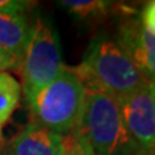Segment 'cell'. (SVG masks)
<instances>
[{
	"label": "cell",
	"mask_w": 155,
	"mask_h": 155,
	"mask_svg": "<svg viewBox=\"0 0 155 155\" xmlns=\"http://www.w3.org/2000/svg\"><path fill=\"white\" fill-rule=\"evenodd\" d=\"M85 92L72 72L64 66L58 75L28 102L31 122L66 136L79 128L84 111Z\"/></svg>",
	"instance_id": "1"
},
{
	"label": "cell",
	"mask_w": 155,
	"mask_h": 155,
	"mask_svg": "<svg viewBox=\"0 0 155 155\" xmlns=\"http://www.w3.org/2000/svg\"><path fill=\"white\" fill-rule=\"evenodd\" d=\"M94 155H132L138 146L124 125L118 100L105 91L87 92L79 128Z\"/></svg>",
	"instance_id": "2"
},
{
	"label": "cell",
	"mask_w": 155,
	"mask_h": 155,
	"mask_svg": "<svg viewBox=\"0 0 155 155\" xmlns=\"http://www.w3.org/2000/svg\"><path fill=\"white\" fill-rule=\"evenodd\" d=\"M80 65L116 100L150 83L118 43L106 35H97L89 43Z\"/></svg>",
	"instance_id": "3"
},
{
	"label": "cell",
	"mask_w": 155,
	"mask_h": 155,
	"mask_svg": "<svg viewBox=\"0 0 155 155\" xmlns=\"http://www.w3.org/2000/svg\"><path fill=\"white\" fill-rule=\"evenodd\" d=\"M64 67L58 35L47 19L38 17L18 72L21 89L26 102L36 96L58 75Z\"/></svg>",
	"instance_id": "4"
},
{
	"label": "cell",
	"mask_w": 155,
	"mask_h": 155,
	"mask_svg": "<svg viewBox=\"0 0 155 155\" xmlns=\"http://www.w3.org/2000/svg\"><path fill=\"white\" fill-rule=\"evenodd\" d=\"M128 133L138 149L155 151V96L149 84L118 100Z\"/></svg>",
	"instance_id": "5"
},
{
	"label": "cell",
	"mask_w": 155,
	"mask_h": 155,
	"mask_svg": "<svg viewBox=\"0 0 155 155\" xmlns=\"http://www.w3.org/2000/svg\"><path fill=\"white\" fill-rule=\"evenodd\" d=\"M62 151L64 136L32 122L7 145V155H61Z\"/></svg>",
	"instance_id": "6"
},
{
	"label": "cell",
	"mask_w": 155,
	"mask_h": 155,
	"mask_svg": "<svg viewBox=\"0 0 155 155\" xmlns=\"http://www.w3.org/2000/svg\"><path fill=\"white\" fill-rule=\"evenodd\" d=\"M32 34V26L25 14L9 16L0 13V49L21 62L26 53Z\"/></svg>",
	"instance_id": "7"
},
{
	"label": "cell",
	"mask_w": 155,
	"mask_h": 155,
	"mask_svg": "<svg viewBox=\"0 0 155 155\" xmlns=\"http://www.w3.org/2000/svg\"><path fill=\"white\" fill-rule=\"evenodd\" d=\"M58 4L72 18L87 25L104 22L114 14H119L122 8L119 3L107 0H62Z\"/></svg>",
	"instance_id": "8"
},
{
	"label": "cell",
	"mask_w": 155,
	"mask_h": 155,
	"mask_svg": "<svg viewBox=\"0 0 155 155\" xmlns=\"http://www.w3.org/2000/svg\"><path fill=\"white\" fill-rule=\"evenodd\" d=\"M19 81L9 72H0V132L8 123L21 100Z\"/></svg>",
	"instance_id": "9"
},
{
	"label": "cell",
	"mask_w": 155,
	"mask_h": 155,
	"mask_svg": "<svg viewBox=\"0 0 155 155\" xmlns=\"http://www.w3.org/2000/svg\"><path fill=\"white\" fill-rule=\"evenodd\" d=\"M61 155H94L88 140L79 129L64 136V151Z\"/></svg>",
	"instance_id": "10"
},
{
	"label": "cell",
	"mask_w": 155,
	"mask_h": 155,
	"mask_svg": "<svg viewBox=\"0 0 155 155\" xmlns=\"http://www.w3.org/2000/svg\"><path fill=\"white\" fill-rule=\"evenodd\" d=\"M34 4L35 3L23 2V0H0V13L9 14V16L25 14V12Z\"/></svg>",
	"instance_id": "11"
},
{
	"label": "cell",
	"mask_w": 155,
	"mask_h": 155,
	"mask_svg": "<svg viewBox=\"0 0 155 155\" xmlns=\"http://www.w3.org/2000/svg\"><path fill=\"white\" fill-rule=\"evenodd\" d=\"M140 19H141L142 26L155 35V0L147 3L143 7L141 14H140Z\"/></svg>",
	"instance_id": "12"
},
{
	"label": "cell",
	"mask_w": 155,
	"mask_h": 155,
	"mask_svg": "<svg viewBox=\"0 0 155 155\" xmlns=\"http://www.w3.org/2000/svg\"><path fill=\"white\" fill-rule=\"evenodd\" d=\"M19 69V62L11 56L9 53L0 49V72H7L8 70H16Z\"/></svg>",
	"instance_id": "13"
},
{
	"label": "cell",
	"mask_w": 155,
	"mask_h": 155,
	"mask_svg": "<svg viewBox=\"0 0 155 155\" xmlns=\"http://www.w3.org/2000/svg\"><path fill=\"white\" fill-rule=\"evenodd\" d=\"M0 155H7V143L2 132H0Z\"/></svg>",
	"instance_id": "14"
},
{
	"label": "cell",
	"mask_w": 155,
	"mask_h": 155,
	"mask_svg": "<svg viewBox=\"0 0 155 155\" xmlns=\"http://www.w3.org/2000/svg\"><path fill=\"white\" fill-rule=\"evenodd\" d=\"M132 155H155V151H150V150H142L137 149Z\"/></svg>",
	"instance_id": "15"
},
{
	"label": "cell",
	"mask_w": 155,
	"mask_h": 155,
	"mask_svg": "<svg viewBox=\"0 0 155 155\" xmlns=\"http://www.w3.org/2000/svg\"><path fill=\"white\" fill-rule=\"evenodd\" d=\"M151 88H153V92H154V96H155V83H151Z\"/></svg>",
	"instance_id": "16"
}]
</instances>
